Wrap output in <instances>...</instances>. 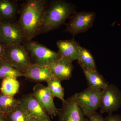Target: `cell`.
I'll return each instance as SVG.
<instances>
[{"label": "cell", "mask_w": 121, "mask_h": 121, "mask_svg": "<svg viewBox=\"0 0 121 121\" xmlns=\"http://www.w3.org/2000/svg\"><path fill=\"white\" fill-rule=\"evenodd\" d=\"M24 77L37 82H46L55 78L48 66L31 64L22 73Z\"/></svg>", "instance_id": "cell-13"}, {"label": "cell", "mask_w": 121, "mask_h": 121, "mask_svg": "<svg viewBox=\"0 0 121 121\" xmlns=\"http://www.w3.org/2000/svg\"><path fill=\"white\" fill-rule=\"evenodd\" d=\"M0 121H8L7 115L0 113Z\"/></svg>", "instance_id": "cell-26"}, {"label": "cell", "mask_w": 121, "mask_h": 121, "mask_svg": "<svg viewBox=\"0 0 121 121\" xmlns=\"http://www.w3.org/2000/svg\"><path fill=\"white\" fill-rule=\"evenodd\" d=\"M0 113H1V112H0Z\"/></svg>", "instance_id": "cell-29"}, {"label": "cell", "mask_w": 121, "mask_h": 121, "mask_svg": "<svg viewBox=\"0 0 121 121\" xmlns=\"http://www.w3.org/2000/svg\"><path fill=\"white\" fill-rule=\"evenodd\" d=\"M84 121H89V119H88V118H85V119H84Z\"/></svg>", "instance_id": "cell-28"}, {"label": "cell", "mask_w": 121, "mask_h": 121, "mask_svg": "<svg viewBox=\"0 0 121 121\" xmlns=\"http://www.w3.org/2000/svg\"><path fill=\"white\" fill-rule=\"evenodd\" d=\"M0 42L6 45L25 43L22 30L17 22L0 23Z\"/></svg>", "instance_id": "cell-8"}, {"label": "cell", "mask_w": 121, "mask_h": 121, "mask_svg": "<svg viewBox=\"0 0 121 121\" xmlns=\"http://www.w3.org/2000/svg\"><path fill=\"white\" fill-rule=\"evenodd\" d=\"M105 120V121H121V116L118 114H109Z\"/></svg>", "instance_id": "cell-24"}, {"label": "cell", "mask_w": 121, "mask_h": 121, "mask_svg": "<svg viewBox=\"0 0 121 121\" xmlns=\"http://www.w3.org/2000/svg\"><path fill=\"white\" fill-rule=\"evenodd\" d=\"M79 51L78 62L82 68L87 70H97L95 61L89 50L80 46Z\"/></svg>", "instance_id": "cell-17"}, {"label": "cell", "mask_w": 121, "mask_h": 121, "mask_svg": "<svg viewBox=\"0 0 121 121\" xmlns=\"http://www.w3.org/2000/svg\"><path fill=\"white\" fill-rule=\"evenodd\" d=\"M89 87L101 91L107 86L108 83L97 70H87L82 68Z\"/></svg>", "instance_id": "cell-16"}, {"label": "cell", "mask_w": 121, "mask_h": 121, "mask_svg": "<svg viewBox=\"0 0 121 121\" xmlns=\"http://www.w3.org/2000/svg\"><path fill=\"white\" fill-rule=\"evenodd\" d=\"M75 5L64 0L48 1L44 14L40 34L58 28L76 12Z\"/></svg>", "instance_id": "cell-2"}, {"label": "cell", "mask_w": 121, "mask_h": 121, "mask_svg": "<svg viewBox=\"0 0 121 121\" xmlns=\"http://www.w3.org/2000/svg\"><path fill=\"white\" fill-rule=\"evenodd\" d=\"M23 44L28 52L31 64L48 66L61 57L58 52L36 41L32 40Z\"/></svg>", "instance_id": "cell-3"}, {"label": "cell", "mask_w": 121, "mask_h": 121, "mask_svg": "<svg viewBox=\"0 0 121 121\" xmlns=\"http://www.w3.org/2000/svg\"><path fill=\"white\" fill-rule=\"evenodd\" d=\"M20 83L17 79L7 78L2 79L0 91L4 94L13 97L19 91Z\"/></svg>", "instance_id": "cell-20"}, {"label": "cell", "mask_w": 121, "mask_h": 121, "mask_svg": "<svg viewBox=\"0 0 121 121\" xmlns=\"http://www.w3.org/2000/svg\"><path fill=\"white\" fill-rule=\"evenodd\" d=\"M61 82L55 77L48 82L47 86L53 97L58 98L63 102L65 100L64 98L65 93Z\"/></svg>", "instance_id": "cell-21"}, {"label": "cell", "mask_w": 121, "mask_h": 121, "mask_svg": "<svg viewBox=\"0 0 121 121\" xmlns=\"http://www.w3.org/2000/svg\"><path fill=\"white\" fill-rule=\"evenodd\" d=\"M3 59L22 73L31 64L28 52L22 43L6 45Z\"/></svg>", "instance_id": "cell-5"}, {"label": "cell", "mask_w": 121, "mask_h": 121, "mask_svg": "<svg viewBox=\"0 0 121 121\" xmlns=\"http://www.w3.org/2000/svg\"><path fill=\"white\" fill-rule=\"evenodd\" d=\"M8 121H31V118L20 105L7 115Z\"/></svg>", "instance_id": "cell-22"}, {"label": "cell", "mask_w": 121, "mask_h": 121, "mask_svg": "<svg viewBox=\"0 0 121 121\" xmlns=\"http://www.w3.org/2000/svg\"><path fill=\"white\" fill-rule=\"evenodd\" d=\"M101 91L90 87L75 94L76 102L85 117H88L97 112L99 108Z\"/></svg>", "instance_id": "cell-4"}, {"label": "cell", "mask_w": 121, "mask_h": 121, "mask_svg": "<svg viewBox=\"0 0 121 121\" xmlns=\"http://www.w3.org/2000/svg\"><path fill=\"white\" fill-rule=\"evenodd\" d=\"M90 121H105L102 115L99 113L96 112L88 117Z\"/></svg>", "instance_id": "cell-23"}, {"label": "cell", "mask_w": 121, "mask_h": 121, "mask_svg": "<svg viewBox=\"0 0 121 121\" xmlns=\"http://www.w3.org/2000/svg\"><path fill=\"white\" fill-rule=\"evenodd\" d=\"M57 115L59 121H84L85 119V116L76 101L74 95L63 102Z\"/></svg>", "instance_id": "cell-9"}, {"label": "cell", "mask_w": 121, "mask_h": 121, "mask_svg": "<svg viewBox=\"0 0 121 121\" xmlns=\"http://www.w3.org/2000/svg\"><path fill=\"white\" fill-rule=\"evenodd\" d=\"M96 16L94 12H76L69 18L68 23L65 24V31L70 33L73 36L86 32L93 26Z\"/></svg>", "instance_id": "cell-6"}, {"label": "cell", "mask_w": 121, "mask_h": 121, "mask_svg": "<svg viewBox=\"0 0 121 121\" xmlns=\"http://www.w3.org/2000/svg\"><path fill=\"white\" fill-rule=\"evenodd\" d=\"M47 0H27L20 5L17 21L22 30L25 42H29L40 34Z\"/></svg>", "instance_id": "cell-1"}, {"label": "cell", "mask_w": 121, "mask_h": 121, "mask_svg": "<svg viewBox=\"0 0 121 121\" xmlns=\"http://www.w3.org/2000/svg\"><path fill=\"white\" fill-rule=\"evenodd\" d=\"M20 99V105L31 118L42 121L49 117V115L33 93L24 95Z\"/></svg>", "instance_id": "cell-10"}, {"label": "cell", "mask_w": 121, "mask_h": 121, "mask_svg": "<svg viewBox=\"0 0 121 121\" xmlns=\"http://www.w3.org/2000/svg\"><path fill=\"white\" fill-rule=\"evenodd\" d=\"M72 62L69 59L61 56L48 67L55 78L60 81L68 80L71 78L73 70Z\"/></svg>", "instance_id": "cell-12"}, {"label": "cell", "mask_w": 121, "mask_h": 121, "mask_svg": "<svg viewBox=\"0 0 121 121\" xmlns=\"http://www.w3.org/2000/svg\"><path fill=\"white\" fill-rule=\"evenodd\" d=\"M23 76L21 72L12 66L4 59L0 60V79L7 78L17 79Z\"/></svg>", "instance_id": "cell-19"}, {"label": "cell", "mask_w": 121, "mask_h": 121, "mask_svg": "<svg viewBox=\"0 0 121 121\" xmlns=\"http://www.w3.org/2000/svg\"><path fill=\"white\" fill-rule=\"evenodd\" d=\"M58 52L61 56L69 59L72 61L78 60L79 56V43L74 38L71 39L59 40L56 42Z\"/></svg>", "instance_id": "cell-14"}, {"label": "cell", "mask_w": 121, "mask_h": 121, "mask_svg": "<svg viewBox=\"0 0 121 121\" xmlns=\"http://www.w3.org/2000/svg\"><path fill=\"white\" fill-rule=\"evenodd\" d=\"M20 99L4 94L0 91V111L8 115L20 105Z\"/></svg>", "instance_id": "cell-18"}, {"label": "cell", "mask_w": 121, "mask_h": 121, "mask_svg": "<svg viewBox=\"0 0 121 121\" xmlns=\"http://www.w3.org/2000/svg\"><path fill=\"white\" fill-rule=\"evenodd\" d=\"M31 121H51L50 117H49L48 118H47V119H44V120H42V121H39V120H37V119H35V118H31Z\"/></svg>", "instance_id": "cell-27"}, {"label": "cell", "mask_w": 121, "mask_h": 121, "mask_svg": "<svg viewBox=\"0 0 121 121\" xmlns=\"http://www.w3.org/2000/svg\"><path fill=\"white\" fill-rule=\"evenodd\" d=\"M6 45L0 42V60L3 58Z\"/></svg>", "instance_id": "cell-25"}, {"label": "cell", "mask_w": 121, "mask_h": 121, "mask_svg": "<svg viewBox=\"0 0 121 121\" xmlns=\"http://www.w3.org/2000/svg\"><path fill=\"white\" fill-rule=\"evenodd\" d=\"M48 115L52 117L58 115L59 109L54 103L53 97L47 86L37 83L34 86L33 93Z\"/></svg>", "instance_id": "cell-11"}, {"label": "cell", "mask_w": 121, "mask_h": 121, "mask_svg": "<svg viewBox=\"0 0 121 121\" xmlns=\"http://www.w3.org/2000/svg\"><path fill=\"white\" fill-rule=\"evenodd\" d=\"M121 107V91L116 85L108 83L102 90L99 108L101 113L111 114Z\"/></svg>", "instance_id": "cell-7"}, {"label": "cell", "mask_w": 121, "mask_h": 121, "mask_svg": "<svg viewBox=\"0 0 121 121\" xmlns=\"http://www.w3.org/2000/svg\"><path fill=\"white\" fill-rule=\"evenodd\" d=\"M20 9L17 1L0 0V23L15 21Z\"/></svg>", "instance_id": "cell-15"}]
</instances>
